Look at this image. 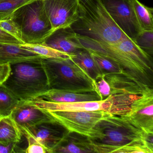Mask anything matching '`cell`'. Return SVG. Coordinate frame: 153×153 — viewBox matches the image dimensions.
Segmentation results:
<instances>
[{
	"mask_svg": "<svg viewBox=\"0 0 153 153\" xmlns=\"http://www.w3.org/2000/svg\"><path fill=\"white\" fill-rule=\"evenodd\" d=\"M76 35L84 49L95 53L120 66L124 76L134 82L153 88V58L128 38L116 45H106Z\"/></svg>",
	"mask_w": 153,
	"mask_h": 153,
	"instance_id": "1",
	"label": "cell"
},
{
	"mask_svg": "<svg viewBox=\"0 0 153 153\" xmlns=\"http://www.w3.org/2000/svg\"><path fill=\"white\" fill-rule=\"evenodd\" d=\"M70 27L78 35L106 45L130 38L113 20L102 0H79L78 17Z\"/></svg>",
	"mask_w": 153,
	"mask_h": 153,
	"instance_id": "2",
	"label": "cell"
},
{
	"mask_svg": "<svg viewBox=\"0 0 153 153\" xmlns=\"http://www.w3.org/2000/svg\"><path fill=\"white\" fill-rule=\"evenodd\" d=\"M143 134L144 131L136 128L122 115L110 114L97 123L89 138L95 153H108L112 148L135 142L143 143Z\"/></svg>",
	"mask_w": 153,
	"mask_h": 153,
	"instance_id": "3",
	"label": "cell"
},
{
	"mask_svg": "<svg viewBox=\"0 0 153 153\" xmlns=\"http://www.w3.org/2000/svg\"><path fill=\"white\" fill-rule=\"evenodd\" d=\"M42 59L10 64L9 75L2 84L19 100L34 99L49 90Z\"/></svg>",
	"mask_w": 153,
	"mask_h": 153,
	"instance_id": "4",
	"label": "cell"
},
{
	"mask_svg": "<svg viewBox=\"0 0 153 153\" xmlns=\"http://www.w3.org/2000/svg\"><path fill=\"white\" fill-rule=\"evenodd\" d=\"M42 62L49 89L96 91L94 79L70 58H42Z\"/></svg>",
	"mask_w": 153,
	"mask_h": 153,
	"instance_id": "5",
	"label": "cell"
},
{
	"mask_svg": "<svg viewBox=\"0 0 153 153\" xmlns=\"http://www.w3.org/2000/svg\"><path fill=\"white\" fill-rule=\"evenodd\" d=\"M24 44H42L53 33L43 0H35L17 10L10 17Z\"/></svg>",
	"mask_w": 153,
	"mask_h": 153,
	"instance_id": "6",
	"label": "cell"
},
{
	"mask_svg": "<svg viewBox=\"0 0 153 153\" xmlns=\"http://www.w3.org/2000/svg\"><path fill=\"white\" fill-rule=\"evenodd\" d=\"M140 95L121 93L112 95L104 100L76 102H52L34 98L28 102L47 111H103L114 115H122L129 110L131 103Z\"/></svg>",
	"mask_w": 153,
	"mask_h": 153,
	"instance_id": "7",
	"label": "cell"
},
{
	"mask_svg": "<svg viewBox=\"0 0 153 153\" xmlns=\"http://www.w3.org/2000/svg\"><path fill=\"white\" fill-rule=\"evenodd\" d=\"M47 111L69 131L89 137H91L94 128L97 123L110 114L103 111Z\"/></svg>",
	"mask_w": 153,
	"mask_h": 153,
	"instance_id": "8",
	"label": "cell"
},
{
	"mask_svg": "<svg viewBox=\"0 0 153 153\" xmlns=\"http://www.w3.org/2000/svg\"><path fill=\"white\" fill-rule=\"evenodd\" d=\"M105 9L122 31L135 40L141 32L130 0H102Z\"/></svg>",
	"mask_w": 153,
	"mask_h": 153,
	"instance_id": "9",
	"label": "cell"
},
{
	"mask_svg": "<svg viewBox=\"0 0 153 153\" xmlns=\"http://www.w3.org/2000/svg\"><path fill=\"white\" fill-rule=\"evenodd\" d=\"M53 33L71 27L78 17L79 0H43Z\"/></svg>",
	"mask_w": 153,
	"mask_h": 153,
	"instance_id": "10",
	"label": "cell"
},
{
	"mask_svg": "<svg viewBox=\"0 0 153 153\" xmlns=\"http://www.w3.org/2000/svg\"><path fill=\"white\" fill-rule=\"evenodd\" d=\"M136 128L146 132H153V90L148 88L130 105L122 115Z\"/></svg>",
	"mask_w": 153,
	"mask_h": 153,
	"instance_id": "11",
	"label": "cell"
},
{
	"mask_svg": "<svg viewBox=\"0 0 153 153\" xmlns=\"http://www.w3.org/2000/svg\"><path fill=\"white\" fill-rule=\"evenodd\" d=\"M33 135L40 143L53 153V149L64 138L69 131L54 120L27 128H22Z\"/></svg>",
	"mask_w": 153,
	"mask_h": 153,
	"instance_id": "12",
	"label": "cell"
},
{
	"mask_svg": "<svg viewBox=\"0 0 153 153\" xmlns=\"http://www.w3.org/2000/svg\"><path fill=\"white\" fill-rule=\"evenodd\" d=\"M10 116L20 129L55 120L47 111L21 100Z\"/></svg>",
	"mask_w": 153,
	"mask_h": 153,
	"instance_id": "13",
	"label": "cell"
},
{
	"mask_svg": "<svg viewBox=\"0 0 153 153\" xmlns=\"http://www.w3.org/2000/svg\"><path fill=\"white\" fill-rule=\"evenodd\" d=\"M36 98L52 102H76L102 100L101 97L96 91L58 89H49Z\"/></svg>",
	"mask_w": 153,
	"mask_h": 153,
	"instance_id": "14",
	"label": "cell"
},
{
	"mask_svg": "<svg viewBox=\"0 0 153 153\" xmlns=\"http://www.w3.org/2000/svg\"><path fill=\"white\" fill-rule=\"evenodd\" d=\"M42 44L69 54L85 49L70 27L56 30Z\"/></svg>",
	"mask_w": 153,
	"mask_h": 153,
	"instance_id": "15",
	"label": "cell"
},
{
	"mask_svg": "<svg viewBox=\"0 0 153 153\" xmlns=\"http://www.w3.org/2000/svg\"><path fill=\"white\" fill-rule=\"evenodd\" d=\"M95 153L91 139L76 132L69 131L53 153Z\"/></svg>",
	"mask_w": 153,
	"mask_h": 153,
	"instance_id": "16",
	"label": "cell"
},
{
	"mask_svg": "<svg viewBox=\"0 0 153 153\" xmlns=\"http://www.w3.org/2000/svg\"><path fill=\"white\" fill-rule=\"evenodd\" d=\"M43 58L18 45L0 43V65L36 60Z\"/></svg>",
	"mask_w": 153,
	"mask_h": 153,
	"instance_id": "17",
	"label": "cell"
},
{
	"mask_svg": "<svg viewBox=\"0 0 153 153\" xmlns=\"http://www.w3.org/2000/svg\"><path fill=\"white\" fill-rule=\"evenodd\" d=\"M21 130L10 115L0 118V142L5 144L20 142Z\"/></svg>",
	"mask_w": 153,
	"mask_h": 153,
	"instance_id": "18",
	"label": "cell"
},
{
	"mask_svg": "<svg viewBox=\"0 0 153 153\" xmlns=\"http://www.w3.org/2000/svg\"><path fill=\"white\" fill-rule=\"evenodd\" d=\"M70 59L94 80L102 74L91 57L90 53L85 49L73 53Z\"/></svg>",
	"mask_w": 153,
	"mask_h": 153,
	"instance_id": "19",
	"label": "cell"
},
{
	"mask_svg": "<svg viewBox=\"0 0 153 153\" xmlns=\"http://www.w3.org/2000/svg\"><path fill=\"white\" fill-rule=\"evenodd\" d=\"M136 18L143 30H153V9L140 2L130 0Z\"/></svg>",
	"mask_w": 153,
	"mask_h": 153,
	"instance_id": "20",
	"label": "cell"
},
{
	"mask_svg": "<svg viewBox=\"0 0 153 153\" xmlns=\"http://www.w3.org/2000/svg\"><path fill=\"white\" fill-rule=\"evenodd\" d=\"M20 101L2 83L0 84V118L10 116Z\"/></svg>",
	"mask_w": 153,
	"mask_h": 153,
	"instance_id": "21",
	"label": "cell"
},
{
	"mask_svg": "<svg viewBox=\"0 0 153 153\" xmlns=\"http://www.w3.org/2000/svg\"><path fill=\"white\" fill-rule=\"evenodd\" d=\"M20 46L24 49L33 52L44 58L66 59L70 58L72 54L66 53L43 44H23Z\"/></svg>",
	"mask_w": 153,
	"mask_h": 153,
	"instance_id": "22",
	"label": "cell"
},
{
	"mask_svg": "<svg viewBox=\"0 0 153 153\" xmlns=\"http://www.w3.org/2000/svg\"><path fill=\"white\" fill-rule=\"evenodd\" d=\"M88 52L102 74H120L124 75L122 69L116 63L95 53Z\"/></svg>",
	"mask_w": 153,
	"mask_h": 153,
	"instance_id": "23",
	"label": "cell"
},
{
	"mask_svg": "<svg viewBox=\"0 0 153 153\" xmlns=\"http://www.w3.org/2000/svg\"><path fill=\"white\" fill-rule=\"evenodd\" d=\"M35 0H0V20L10 18L19 8Z\"/></svg>",
	"mask_w": 153,
	"mask_h": 153,
	"instance_id": "24",
	"label": "cell"
},
{
	"mask_svg": "<svg viewBox=\"0 0 153 153\" xmlns=\"http://www.w3.org/2000/svg\"><path fill=\"white\" fill-rule=\"evenodd\" d=\"M134 41L142 51L153 58V30H142Z\"/></svg>",
	"mask_w": 153,
	"mask_h": 153,
	"instance_id": "25",
	"label": "cell"
},
{
	"mask_svg": "<svg viewBox=\"0 0 153 153\" xmlns=\"http://www.w3.org/2000/svg\"><path fill=\"white\" fill-rule=\"evenodd\" d=\"M153 153V151L148 148L143 142H135L122 146L110 149L108 153Z\"/></svg>",
	"mask_w": 153,
	"mask_h": 153,
	"instance_id": "26",
	"label": "cell"
},
{
	"mask_svg": "<svg viewBox=\"0 0 153 153\" xmlns=\"http://www.w3.org/2000/svg\"><path fill=\"white\" fill-rule=\"evenodd\" d=\"M21 131L23 136L26 137L27 141V146L25 150V153H50L49 150L27 131L25 129Z\"/></svg>",
	"mask_w": 153,
	"mask_h": 153,
	"instance_id": "27",
	"label": "cell"
},
{
	"mask_svg": "<svg viewBox=\"0 0 153 153\" xmlns=\"http://www.w3.org/2000/svg\"><path fill=\"white\" fill-rule=\"evenodd\" d=\"M0 27L17 39L23 42L20 30L11 18L0 20Z\"/></svg>",
	"mask_w": 153,
	"mask_h": 153,
	"instance_id": "28",
	"label": "cell"
},
{
	"mask_svg": "<svg viewBox=\"0 0 153 153\" xmlns=\"http://www.w3.org/2000/svg\"><path fill=\"white\" fill-rule=\"evenodd\" d=\"M0 43H1L10 44H23L24 43L17 39L9 33L4 31L0 27Z\"/></svg>",
	"mask_w": 153,
	"mask_h": 153,
	"instance_id": "29",
	"label": "cell"
},
{
	"mask_svg": "<svg viewBox=\"0 0 153 153\" xmlns=\"http://www.w3.org/2000/svg\"><path fill=\"white\" fill-rule=\"evenodd\" d=\"M25 152L18 146V143L5 144L0 142V153H15Z\"/></svg>",
	"mask_w": 153,
	"mask_h": 153,
	"instance_id": "30",
	"label": "cell"
},
{
	"mask_svg": "<svg viewBox=\"0 0 153 153\" xmlns=\"http://www.w3.org/2000/svg\"><path fill=\"white\" fill-rule=\"evenodd\" d=\"M10 64L0 65V84L7 79L10 72Z\"/></svg>",
	"mask_w": 153,
	"mask_h": 153,
	"instance_id": "31",
	"label": "cell"
},
{
	"mask_svg": "<svg viewBox=\"0 0 153 153\" xmlns=\"http://www.w3.org/2000/svg\"><path fill=\"white\" fill-rule=\"evenodd\" d=\"M143 140L144 145L153 151V132L144 131Z\"/></svg>",
	"mask_w": 153,
	"mask_h": 153,
	"instance_id": "32",
	"label": "cell"
}]
</instances>
